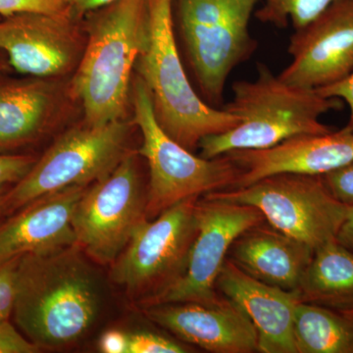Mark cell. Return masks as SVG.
Segmentation results:
<instances>
[{
  "mask_svg": "<svg viewBox=\"0 0 353 353\" xmlns=\"http://www.w3.org/2000/svg\"><path fill=\"white\" fill-rule=\"evenodd\" d=\"M78 245L22 255L16 276V324L39 348L63 347L94 326L101 306L99 279Z\"/></svg>",
  "mask_w": 353,
  "mask_h": 353,
  "instance_id": "cell-1",
  "label": "cell"
},
{
  "mask_svg": "<svg viewBox=\"0 0 353 353\" xmlns=\"http://www.w3.org/2000/svg\"><path fill=\"white\" fill-rule=\"evenodd\" d=\"M87 43L69 85L82 103L85 122L123 120L132 75L148 38V0H114L83 16Z\"/></svg>",
  "mask_w": 353,
  "mask_h": 353,
  "instance_id": "cell-2",
  "label": "cell"
},
{
  "mask_svg": "<svg viewBox=\"0 0 353 353\" xmlns=\"http://www.w3.org/2000/svg\"><path fill=\"white\" fill-rule=\"evenodd\" d=\"M256 69L254 80L233 83V99L222 108L236 116L240 124L202 139L199 157L212 159L234 150H264L294 137L334 131L320 117L341 110V99L290 85L266 64L257 63Z\"/></svg>",
  "mask_w": 353,
  "mask_h": 353,
  "instance_id": "cell-3",
  "label": "cell"
},
{
  "mask_svg": "<svg viewBox=\"0 0 353 353\" xmlns=\"http://www.w3.org/2000/svg\"><path fill=\"white\" fill-rule=\"evenodd\" d=\"M148 38L134 70L152 94L155 117L174 141L194 152L208 136L240 124L196 94L181 58L174 29L173 0H148Z\"/></svg>",
  "mask_w": 353,
  "mask_h": 353,
  "instance_id": "cell-4",
  "label": "cell"
},
{
  "mask_svg": "<svg viewBox=\"0 0 353 353\" xmlns=\"http://www.w3.org/2000/svg\"><path fill=\"white\" fill-rule=\"evenodd\" d=\"M259 0H173L174 29L192 77L208 105L222 109L234 68L259 46L250 23Z\"/></svg>",
  "mask_w": 353,
  "mask_h": 353,
  "instance_id": "cell-5",
  "label": "cell"
},
{
  "mask_svg": "<svg viewBox=\"0 0 353 353\" xmlns=\"http://www.w3.org/2000/svg\"><path fill=\"white\" fill-rule=\"evenodd\" d=\"M134 125L143 134L139 155L150 168L146 192V219L152 220L165 210L190 199L234 187L241 170L228 155L206 159L174 141L155 117L152 94L138 75L132 97Z\"/></svg>",
  "mask_w": 353,
  "mask_h": 353,
  "instance_id": "cell-6",
  "label": "cell"
},
{
  "mask_svg": "<svg viewBox=\"0 0 353 353\" xmlns=\"http://www.w3.org/2000/svg\"><path fill=\"white\" fill-rule=\"evenodd\" d=\"M130 125L117 120L101 126L83 122L62 134L27 175L3 194L6 213L58 190L105 178L127 154Z\"/></svg>",
  "mask_w": 353,
  "mask_h": 353,
  "instance_id": "cell-7",
  "label": "cell"
},
{
  "mask_svg": "<svg viewBox=\"0 0 353 353\" xmlns=\"http://www.w3.org/2000/svg\"><path fill=\"white\" fill-rule=\"evenodd\" d=\"M205 196L254 206L272 227L314 250L336 240L348 208L332 196L322 175L276 174Z\"/></svg>",
  "mask_w": 353,
  "mask_h": 353,
  "instance_id": "cell-8",
  "label": "cell"
},
{
  "mask_svg": "<svg viewBox=\"0 0 353 353\" xmlns=\"http://www.w3.org/2000/svg\"><path fill=\"white\" fill-rule=\"evenodd\" d=\"M190 197L145 219L114 261L111 278L145 304L180 280L197 234L196 202Z\"/></svg>",
  "mask_w": 353,
  "mask_h": 353,
  "instance_id": "cell-9",
  "label": "cell"
},
{
  "mask_svg": "<svg viewBox=\"0 0 353 353\" xmlns=\"http://www.w3.org/2000/svg\"><path fill=\"white\" fill-rule=\"evenodd\" d=\"M137 154L128 152L109 175L88 187L72 216L77 245L99 264L114 263L146 219Z\"/></svg>",
  "mask_w": 353,
  "mask_h": 353,
  "instance_id": "cell-10",
  "label": "cell"
},
{
  "mask_svg": "<svg viewBox=\"0 0 353 353\" xmlns=\"http://www.w3.org/2000/svg\"><path fill=\"white\" fill-rule=\"evenodd\" d=\"M197 234L187 270L180 280L143 304L210 303L219 297L216 281L234 240L265 222L259 209L248 204L202 196L196 202Z\"/></svg>",
  "mask_w": 353,
  "mask_h": 353,
  "instance_id": "cell-11",
  "label": "cell"
},
{
  "mask_svg": "<svg viewBox=\"0 0 353 353\" xmlns=\"http://www.w3.org/2000/svg\"><path fill=\"white\" fill-rule=\"evenodd\" d=\"M82 20L71 13L25 12L0 19V50L16 71L61 79L74 73L87 43Z\"/></svg>",
  "mask_w": 353,
  "mask_h": 353,
  "instance_id": "cell-12",
  "label": "cell"
},
{
  "mask_svg": "<svg viewBox=\"0 0 353 353\" xmlns=\"http://www.w3.org/2000/svg\"><path fill=\"white\" fill-rule=\"evenodd\" d=\"M292 61L279 77L311 90L329 87L353 72V0H334L312 21L294 30Z\"/></svg>",
  "mask_w": 353,
  "mask_h": 353,
  "instance_id": "cell-13",
  "label": "cell"
},
{
  "mask_svg": "<svg viewBox=\"0 0 353 353\" xmlns=\"http://www.w3.org/2000/svg\"><path fill=\"white\" fill-rule=\"evenodd\" d=\"M150 321L178 340L213 353L259 352V336L248 316L225 296L210 303H175L148 306Z\"/></svg>",
  "mask_w": 353,
  "mask_h": 353,
  "instance_id": "cell-14",
  "label": "cell"
},
{
  "mask_svg": "<svg viewBox=\"0 0 353 353\" xmlns=\"http://www.w3.org/2000/svg\"><path fill=\"white\" fill-rule=\"evenodd\" d=\"M226 155L241 170L232 189L276 174L324 175L352 161L353 132L345 127L327 134L294 137L264 150H234Z\"/></svg>",
  "mask_w": 353,
  "mask_h": 353,
  "instance_id": "cell-15",
  "label": "cell"
},
{
  "mask_svg": "<svg viewBox=\"0 0 353 353\" xmlns=\"http://www.w3.org/2000/svg\"><path fill=\"white\" fill-rule=\"evenodd\" d=\"M216 290L236 304L256 329L259 352L297 353L294 314L299 303L296 292L265 284L225 260Z\"/></svg>",
  "mask_w": 353,
  "mask_h": 353,
  "instance_id": "cell-16",
  "label": "cell"
},
{
  "mask_svg": "<svg viewBox=\"0 0 353 353\" xmlns=\"http://www.w3.org/2000/svg\"><path fill=\"white\" fill-rule=\"evenodd\" d=\"M87 188L74 185L39 197L0 225V262L77 245L72 216Z\"/></svg>",
  "mask_w": 353,
  "mask_h": 353,
  "instance_id": "cell-17",
  "label": "cell"
},
{
  "mask_svg": "<svg viewBox=\"0 0 353 353\" xmlns=\"http://www.w3.org/2000/svg\"><path fill=\"white\" fill-rule=\"evenodd\" d=\"M313 253L310 246L265 221L239 236L227 259L260 282L296 292Z\"/></svg>",
  "mask_w": 353,
  "mask_h": 353,
  "instance_id": "cell-18",
  "label": "cell"
},
{
  "mask_svg": "<svg viewBox=\"0 0 353 353\" xmlns=\"http://www.w3.org/2000/svg\"><path fill=\"white\" fill-rule=\"evenodd\" d=\"M58 81L31 77L0 82V148L30 143L55 120L64 101Z\"/></svg>",
  "mask_w": 353,
  "mask_h": 353,
  "instance_id": "cell-19",
  "label": "cell"
},
{
  "mask_svg": "<svg viewBox=\"0 0 353 353\" xmlns=\"http://www.w3.org/2000/svg\"><path fill=\"white\" fill-rule=\"evenodd\" d=\"M301 303L353 310V252L334 240L313 253L299 289Z\"/></svg>",
  "mask_w": 353,
  "mask_h": 353,
  "instance_id": "cell-20",
  "label": "cell"
},
{
  "mask_svg": "<svg viewBox=\"0 0 353 353\" xmlns=\"http://www.w3.org/2000/svg\"><path fill=\"white\" fill-rule=\"evenodd\" d=\"M297 353H353V314L317 304L297 303Z\"/></svg>",
  "mask_w": 353,
  "mask_h": 353,
  "instance_id": "cell-21",
  "label": "cell"
},
{
  "mask_svg": "<svg viewBox=\"0 0 353 353\" xmlns=\"http://www.w3.org/2000/svg\"><path fill=\"white\" fill-rule=\"evenodd\" d=\"M334 0H265L255 11L257 20L285 29L292 23L294 30L299 29L317 17L333 3Z\"/></svg>",
  "mask_w": 353,
  "mask_h": 353,
  "instance_id": "cell-22",
  "label": "cell"
},
{
  "mask_svg": "<svg viewBox=\"0 0 353 353\" xmlns=\"http://www.w3.org/2000/svg\"><path fill=\"white\" fill-rule=\"evenodd\" d=\"M190 350L183 343L153 332L129 334L127 353H183Z\"/></svg>",
  "mask_w": 353,
  "mask_h": 353,
  "instance_id": "cell-23",
  "label": "cell"
},
{
  "mask_svg": "<svg viewBox=\"0 0 353 353\" xmlns=\"http://www.w3.org/2000/svg\"><path fill=\"white\" fill-rule=\"evenodd\" d=\"M25 12L70 13L69 0H0V16Z\"/></svg>",
  "mask_w": 353,
  "mask_h": 353,
  "instance_id": "cell-24",
  "label": "cell"
},
{
  "mask_svg": "<svg viewBox=\"0 0 353 353\" xmlns=\"http://www.w3.org/2000/svg\"><path fill=\"white\" fill-rule=\"evenodd\" d=\"M21 256L0 262V322L13 314L16 297V276Z\"/></svg>",
  "mask_w": 353,
  "mask_h": 353,
  "instance_id": "cell-25",
  "label": "cell"
},
{
  "mask_svg": "<svg viewBox=\"0 0 353 353\" xmlns=\"http://www.w3.org/2000/svg\"><path fill=\"white\" fill-rule=\"evenodd\" d=\"M30 155L0 153V196L9 185L20 182L36 163Z\"/></svg>",
  "mask_w": 353,
  "mask_h": 353,
  "instance_id": "cell-26",
  "label": "cell"
},
{
  "mask_svg": "<svg viewBox=\"0 0 353 353\" xmlns=\"http://www.w3.org/2000/svg\"><path fill=\"white\" fill-rule=\"evenodd\" d=\"M332 196L347 206H353V160L340 168L322 175Z\"/></svg>",
  "mask_w": 353,
  "mask_h": 353,
  "instance_id": "cell-27",
  "label": "cell"
},
{
  "mask_svg": "<svg viewBox=\"0 0 353 353\" xmlns=\"http://www.w3.org/2000/svg\"><path fill=\"white\" fill-rule=\"evenodd\" d=\"M39 352L38 345L25 338L18 330L4 320L0 322V353H36Z\"/></svg>",
  "mask_w": 353,
  "mask_h": 353,
  "instance_id": "cell-28",
  "label": "cell"
},
{
  "mask_svg": "<svg viewBox=\"0 0 353 353\" xmlns=\"http://www.w3.org/2000/svg\"><path fill=\"white\" fill-rule=\"evenodd\" d=\"M317 90L324 97H336V99L347 102L348 108H350V116L345 128L353 132V72L345 80L329 85V87L318 88Z\"/></svg>",
  "mask_w": 353,
  "mask_h": 353,
  "instance_id": "cell-29",
  "label": "cell"
},
{
  "mask_svg": "<svg viewBox=\"0 0 353 353\" xmlns=\"http://www.w3.org/2000/svg\"><path fill=\"white\" fill-rule=\"evenodd\" d=\"M129 334L120 330H109L99 341V350L104 353H127Z\"/></svg>",
  "mask_w": 353,
  "mask_h": 353,
  "instance_id": "cell-30",
  "label": "cell"
},
{
  "mask_svg": "<svg viewBox=\"0 0 353 353\" xmlns=\"http://www.w3.org/2000/svg\"><path fill=\"white\" fill-rule=\"evenodd\" d=\"M114 0H69L70 13L74 18L82 20L85 14L113 2Z\"/></svg>",
  "mask_w": 353,
  "mask_h": 353,
  "instance_id": "cell-31",
  "label": "cell"
},
{
  "mask_svg": "<svg viewBox=\"0 0 353 353\" xmlns=\"http://www.w3.org/2000/svg\"><path fill=\"white\" fill-rule=\"evenodd\" d=\"M336 241L353 252V206H348L347 216L341 224Z\"/></svg>",
  "mask_w": 353,
  "mask_h": 353,
  "instance_id": "cell-32",
  "label": "cell"
},
{
  "mask_svg": "<svg viewBox=\"0 0 353 353\" xmlns=\"http://www.w3.org/2000/svg\"><path fill=\"white\" fill-rule=\"evenodd\" d=\"M9 66H10V64H9L6 55L0 50V75L6 72L9 69Z\"/></svg>",
  "mask_w": 353,
  "mask_h": 353,
  "instance_id": "cell-33",
  "label": "cell"
},
{
  "mask_svg": "<svg viewBox=\"0 0 353 353\" xmlns=\"http://www.w3.org/2000/svg\"><path fill=\"white\" fill-rule=\"evenodd\" d=\"M3 194L0 196V217L6 213V203H4Z\"/></svg>",
  "mask_w": 353,
  "mask_h": 353,
  "instance_id": "cell-34",
  "label": "cell"
},
{
  "mask_svg": "<svg viewBox=\"0 0 353 353\" xmlns=\"http://www.w3.org/2000/svg\"><path fill=\"white\" fill-rule=\"evenodd\" d=\"M345 312L352 313V314H353V310L345 311Z\"/></svg>",
  "mask_w": 353,
  "mask_h": 353,
  "instance_id": "cell-35",
  "label": "cell"
}]
</instances>
